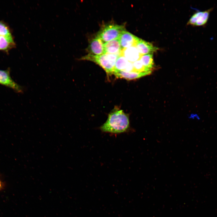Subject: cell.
I'll list each match as a JSON object with an SVG mask.
<instances>
[{
    "label": "cell",
    "instance_id": "30bf717a",
    "mask_svg": "<svg viewBox=\"0 0 217 217\" xmlns=\"http://www.w3.org/2000/svg\"><path fill=\"white\" fill-rule=\"evenodd\" d=\"M152 71L138 72L135 71L126 72L119 71L114 73L118 78H123L127 80H133L139 78L146 75L150 74Z\"/></svg>",
    "mask_w": 217,
    "mask_h": 217
},
{
    "label": "cell",
    "instance_id": "ba28073f",
    "mask_svg": "<svg viewBox=\"0 0 217 217\" xmlns=\"http://www.w3.org/2000/svg\"><path fill=\"white\" fill-rule=\"evenodd\" d=\"M119 71H134L133 63L121 55L118 57L116 61L113 74Z\"/></svg>",
    "mask_w": 217,
    "mask_h": 217
},
{
    "label": "cell",
    "instance_id": "3957f363",
    "mask_svg": "<svg viewBox=\"0 0 217 217\" xmlns=\"http://www.w3.org/2000/svg\"><path fill=\"white\" fill-rule=\"evenodd\" d=\"M125 30V26L123 25L111 23L106 24L101 27L96 37L105 42L118 39Z\"/></svg>",
    "mask_w": 217,
    "mask_h": 217
},
{
    "label": "cell",
    "instance_id": "2e32d148",
    "mask_svg": "<svg viewBox=\"0 0 217 217\" xmlns=\"http://www.w3.org/2000/svg\"><path fill=\"white\" fill-rule=\"evenodd\" d=\"M11 35L7 26L0 21V36H6Z\"/></svg>",
    "mask_w": 217,
    "mask_h": 217
},
{
    "label": "cell",
    "instance_id": "5b68a950",
    "mask_svg": "<svg viewBox=\"0 0 217 217\" xmlns=\"http://www.w3.org/2000/svg\"><path fill=\"white\" fill-rule=\"evenodd\" d=\"M211 8L204 11H198L194 14L188 22V24L195 26H203L206 24L210 12L213 10Z\"/></svg>",
    "mask_w": 217,
    "mask_h": 217
},
{
    "label": "cell",
    "instance_id": "7a4b0ae2",
    "mask_svg": "<svg viewBox=\"0 0 217 217\" xmlns=\"http://www.w3.org/2000/svg\"><path fill=\"white\" fill-rule=\"evenodd\" d=\"M119 55L105 53L99 55L90 54L82 57L79 60H88L93 61L101 67L108 75L113 74L116 60Z\"/></svg>",
    "mask_w": 217,
    "mask_h": 217
},
{
    "label": "cell",
    "instance_id": "4fadbf2b",
    "mask_svg": "<svg viewBox=\"0 0 217 217\" xmlns=\"http://www.w3.org/2000/svg\"><path fill=\"white\" fill-rule=\"evenodd\" d=\"M15 45L11 35L0 36V50H7L14 47Z\"/></svg>",
    "mask_w": 217,
    "mask_h": 217
},
{
    "label": "cell",
    "instance_id": "8992f818",
    "mask_svg": "<svg viewBox=\"0 0 217 217\" xmlns=\"http://www.w3.org/2000/svg\"><path fill=\"white\" fill-rule=\"evenodd\" d=\"M89 54L99 55L105 54L103 42L96 37L90 42L87 49Z\"/></svg>",
    "mask_w": 217,
    "mask_h": 217
},
{
    "label": "cell",
    "instance_id": "9a60e30c",
    "mask_svg": "<svg viewBox=\"0 0 217 217\" xmlns=\"http://www.w3.org/2000/svg\"><path fill=\"white\" fill-rule=\"evenodd\" d=\"M134 71L138 72L152 71L146 69L143 65L140 60L133 63Z\"/></svg>",
    "mask_w": 217,
    "mask_h": 217
},
{
    "label": "cell",
    "instance_id": "52a82bcc",
    "mask_svg": "<svg viewBox=\"0 0 217 217\" xmlns=\"http://www.w3.org/2000/svg\"><path fill=\"white\" fill-rule=\"evenodd\" d=\"M139 38L125 30L124 31L119 38L122 49L131 46H135Z\"/></svg>",
    "mask_w": 217,
    "mask_h": 217
},
{
    "label": "cell",
    "instance_id": "6da1fadb",
    "mask_svg": "<svg viewBox=\"0 0 217 217\" xmlns=\"http://www.w3.org/2000/svg\"><path fill=\"white\" fill-rule=\"evenodd\" d=\"M99 128L105 133L119 134L126 132L130 128L129 116L123 110L115 107L109 114L106 121Z\"/></svg>",
    "mask_w": 217,
    "mask_h": 217
},
{
    "label": "cell",
    "instance_id": "9c48e42d",
    "mask_svg": "<svg viewBox=\"0 0 217 217\" xmlns=\"http://www.w3.org/2000/svg\"><path fill=\"white\" fill-rule=\"evenodd\" d=\"M120 55L123 56L128 61L132 63L140 60L142 55L140 53L135 46L122 49Z\"/></svg>",
    "mask_w": 217,
    "mask_h": 217
},
{
    "label": "cell",
    "instance_id": "5bb4252c",
    "mask_svg": "<svg viewBox=\"0 0 217 217\" xmlns=\"http://www.w3.org/2000/svg\"><path fill=\"white\" fill-rule=\"evenodd\" d=\"M140 60L146 69L152 71L154 66L153 53L143 55L140 57Z\"/></svg>",
    "mask_w": 217,
    "mask_h": 217
},
{
    "label": "cell",
    "instance_id": "e0dca14e",
    "mask_svg": "<svg viewBox=\"0 0 217 217\" xmlns=\"http://www.w3.org/2000/svg\"><path fill=\"white\" fill-rule=\"evenodd\" d=\"M1 182H0V188H1Z\"/></svg>",
    "mask_w": 217,
    "mask_h": 217
},
{
    "label": "cell",
    "instance_id": "7c38bea8",
    "mask_svg": "<svg viewBox=\"0 0 217 217\" xmlns=\"http://www.w3.org/2000/svg\"><path fill=\"white\" fill-rule=\"evenodd\" d=\"M105 53L118 54L120 55L121 48L119 38L104 43Z\"/></svg>",
    "mask_w": 217,
    "mask_h": 217
},
{
    "label": "cell",
    "instance_id": "8fae6325",
    "mask_svg": "<svg viewBox=\"0 0 217 217\" xmlns=\"http://www.w3.org/2000/svg\"><path fill=\"white\" fill-rule=\"evenodd\" d=\"M135 47L141 55L153 53L158 49L152 43L140 38L137 43Z\"/></svg>",
    "mask_w": 217,
    "mask_h": 217
},
{
    "label": "cell",
    "instance_id": "277c9868",
    "mask_svg": "<svg viewBox=\"0 0 217 217\" xmlns=\"http://www.w3.org/2000/svg\"><path fill=\"white\" fill-rule=\"evenodd\" d=\"M10 73L9 68L6 70H0V84L12 89L17 93H24L25 88L15 82Z\"/></svg>",
    "mask_w": 217,
    "mask_h": 217
}]
</instances>
